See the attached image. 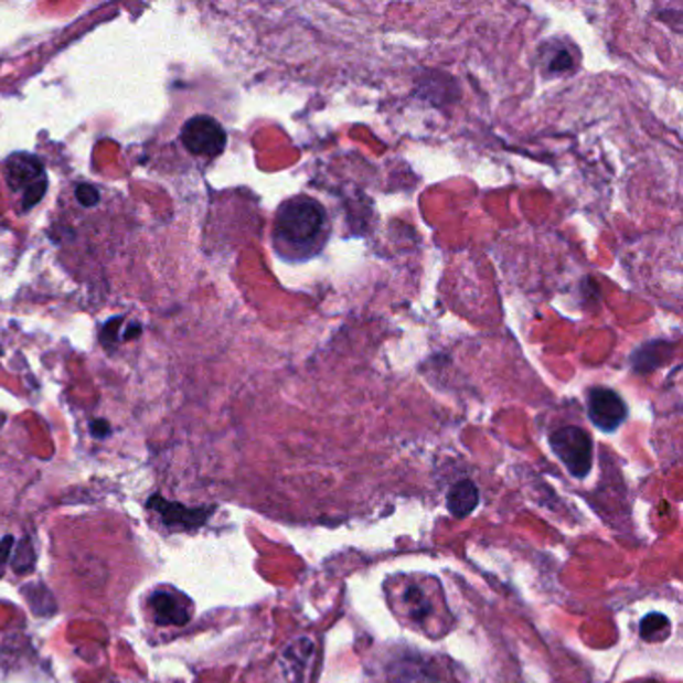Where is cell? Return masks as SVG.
Here are the masks:
<instances>
[{
	"mask_svg": "<svg viewBox=\"0 0 683 683\" xmlns=\"http://www.w3.org/2000/svg\"><path fill=\"white\" fill-rule=\"evenodd\" d=\"M147 508L152 511H157L161 517H163L167 525H173V527H181V530H193L203 525L206 520V515L213 510H189L181 503H171L167 499L154 498L149 499Z\"/></svg>",
	"mask_w": 683,
	"mask_h": 683,
	"instance_id": "8",
	"label": "cell"
},
{
	"mask_svg": "<svg viewBox=\"0 0 683 683\" xmlns=\"http://www.w3.org/2000/svg\"><path fill=\"white\" fill-rule=\"evenodd\" d=\"M149 608L159 626H185L191 616V604L186 597L163 589L149 597Z\"/></svg>",
	"mask_w": 683,
	"mask_h": 683,
	"instance_id": "7",
	"label": "cell"
},
{
	"mask_svg": "<svg viewBox=\"0 0 683 683\" xmlns=\"http://www.w3.org/2000/svg\"><path fill=\"white\" fill-rule=\"evenodd\" d=\"M314 645L309 638H299L282 651V673L289 683H305L311 672Z\"/></svg>",
	"mask_w": 683,
	"mask_h": 683,
	"instance_id": "9",
	"label": "cell"
},
{
	"mask_svg": "<svg viewBox=\"0 0 683 683\" xmlns=\"http://www.w3.org/2000/svg\"><path fill=\"white\" fill-rule=\"evenodd\" d=\"M670 633V621L662 613H651L641 621V638L648 641H660Z\"/></svg>",
	"mask_w": 683,
	"mask_h": 683,
	"instance_id": "11",
	"label": "cell"
},
{
	"mask_svg": "<svg viewBox=\"0 0 683 683\" xmlns=\"http://www.w3.org/2000/svg\"><path fill=\"white\" fill-rule=\"evenodd\" d=\"M552 449L574 478H587L594 463V441L581 427L557 429L552 435Z\"/></svg>",
	"mask_w": 683,
	"mask_h": 683,
	"instance_id": "3",
	"label": "cell"
},
{
	"mask_svg": "<svg viewBox=\"0 0 683 683\" xmlns=\"http://www.w3.org/2000/svg\"><path fill=\"white\" fill-rule=\"evenodd\" d=\"M395 586L387 584V591L393 601V609L407 619L412 628L424 631V636H445L449 629V611L445 608L444 594L439 584L429 577H424V581H417L415 575L403 577L397 575L391 579Z\"/></svg>",
	"mask_w": 683,
	"mask_h": 683,
	"instance_id": "1",
	"label": "cell"
},
{
	"mask_svg": "<svg viewBox=\"0 0 683 683\" xmlns=\"http://www.w3.org/2000/svg\"><path fill=\"white\" fill-rule=\"evenodd\" d=\"M326 231L323 206L309 196H297L279 209L275 221V243L282 255L309 257L323 245Z\"/></svg>",
	"mask_w": 683,
	"mask_h": 683,
	"instance_id": "2",
	"label": "cell"
},
{
	"mask_svg": "<svg viewBox=\"0 0 683 683\" xmlns=\"http://www.w3.org/2000/svg\"><path fill=\"white\" fill-rule=\"evenodd\" d=\"M479 503V491L476 483H471L469 479H463L456 483L451 491L447 493V508L451 511L453 517L463 520L467 515H471Z\"/></svg>",
	"mask_w": 683,
	"mask_h": 683,
	"instance_id": "10",
	"label": "cell"
},
{
	"mask_svg": "<svg viewBox=\"0 0 683 683\" xmlns=\"http://www.w3.org/2000/svg\"><path fill=\"white\" fill-rule=\"evenodd\" d=\"M34 565V549L31 540H22L19 543V554L14 555L12 559V567L17 574H26L31 572V567Z\"/></svg>",
	"mask_w": 683,
	"mask_h": 683,
	"instance_id": "13",
	"label": "cell"
},
{
	"mask_svg": "<svg viewBox=\"0 0 683 683\" xmlns=\"http://www.w3.org/2000/svg\"><path fill=\"white\" fill-rule=\"evenodd\" d=\"M78 201L85 206H93L98 201V193L93 186H78Z\"/></svg>",
	"mask_w": 683,
	"mask_h": 683,
	"instance_id": "15",
	"label": "cell"
},
{
	"mask_svg": "<svg viewBox=\"0 0 683 683\" xmlns=\"http://www.w3.org/2000/svg\"><path fill=\"white\" fill-rule=\"evenodd\" d=\"M181 141L193 154L217 157L227 145V135L217 120L211 117H195L183 127Z\"/></svg>",
	"mask_w": 683,
	"mask_h": 683,
	"instance_id": "5",
	"label": "cell"
},
{
	"mask_svg": "<svg viewBox=\"0 0 683 683\" xmlns=\"http://www.w3.org/2000/svg\"><path fill=\"white\" fill-rule=\"evenodd\" d=\"M587 407H589L591 424L606 434L616 431L628 417V405L623 403V399L616 391L604 389V387L589 391Z\"/></svg>",
	"mask_w": 683,
	"mask_h": 683,
	"instance_id": "6",
	"label": "cell"
},
{
	"mask_svg": "<svg viewBox=\"0 0 683 683\" xmlns=\"http://www.w3.org/2000/svg\"><path fill=\"white\" fill-rule=\"evenodd\" d=\"M22 594L29 599V604H31L34 613H39V616H41V604H46L49 608L56 609L55 604H53V596H51V591H49L46 587L31 584V586L22 589Z\"/></svg>",
	"mask_w": 683,
	"mask_h": 683,
	"instance_id": "12",
	"label": "cell"
},
{
	"mask_svg": "<svg viewBox=\"0 0 683 683\" xmlns=\"http://www.w3.org/2000/svg\"><path fill=\"white\" fill-rule=\"evenodd\" d=\"M9 185L22 196V209H31L43 199L46 191V174L43 164L31 154H14L7 163Z\"/></svg>",
	"mask_w": 683,
	"mask_h": 683,
	"instance_id": "4",
	"label": "cell"
},
{
	"mask_svg": "<svg viewBox=\"0 0 683 683\" xmlns=\"http://www.w3.org/2000/svg\"><path fill=\"white\" fill-rule=\"evenodd\" d=\"M12 543H14V540H12L11 535L0 542V577L4 574V565L11 559Z\"/></svg>",
	"mask_w": 683,
	"mask_h": 683,
	"instance_id": "14",
	"label": "cell"
}]
</instances>
